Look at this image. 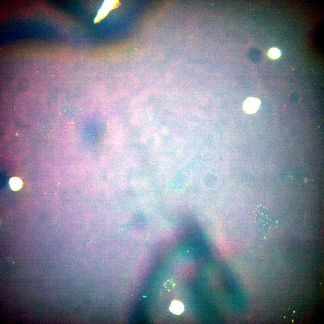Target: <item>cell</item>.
<instances>
[{
    "mask_svg": "<svg viewBox=\"0 0 324 324\" xmlns=\"http://www.w3.org/2000/svg\"><path fill=\"white\" fill-rule=\"evenodd\" d=\"M119 4L118 1L117 0L104 1L94 19V23H96L100 22L106 16L111 10L117 7Z\"/></svg>",
    "mask_w": 324,
    "mask_h": 324,
    "instance_id": "7a4b0ae2",
    "label": "cell"
},
{
    "mask_svg": "<svg viewBox=\"0 0 324 324\" xmlns=\"http://www.w3.org/2000/svg\"><path fill=\"white\" fill-rule=\"evenodd\" d=\"M260 104L261 101L259 98L249 97L245 99L243 103V110L247 114H254L259 109Z\"/></svg>",
    "mask_w": 324,
    "mask_h": 324,
    "instance_id": "3957f363",
    "label": "cell"
},
{
    "mask_svg": "<svg viewBox=\"0 0 324 324\" xmlns=\"http://www.w3.org/2000/svg\"><path fill=\"white\" fill-rule=\"evenodd\" d=\"M255 218L257 223L263 229H268L270 222V214L266 207L257 206L255 210Z\"/></svg>",
    "mask_w": 324,
    "mask_h": 324,
    "instance_id": "6da1fadb",
    "label": "cell"
},
{
    "mask_svg": "<svg viewBox=\"0 0 324 324\" xmlns=\"http://www.w3.org/2000/svg\"><path fill=\"white\" fill-rule=\"evenodd\" d=\"M52 11L51 10H49L47 12V14L49 15H51L52 14Z\"/></svg>",
    "mask_w": 324,
    "mask_h": 324,
    "instance_id": "52a82bcc",
    "label": "cell"
},
{
    "mask_svg": "<svg viewBox=\"0 0 324 324\" xmlns=\"http://www.w3.org/2000/svg\"><path fill=\"white\" fill-rule=\"evenodd\" d=\"M170 310L172 313L179 315L184 310L183 304L180 301L174 300L172 301L169 308Z\"/></svg>",
    "mask_w": 324,
    "mask_h": 324,
    "instance_id": "277c9868",
    "label": "cell"
},
{
    "mask_svg": "<svg viewBox=\"0 0 324 324\" xmlns=\"http://www.w3.org/2000/svg\"><path fill=\"white\" fill-rule=\"evenodd\" d=\"M280 54L279 50L274 48L270 49L268 52L269 56L272 59H276L278 58L280 56Z\"/></svg>",
    "mask_w": 324,
    "mask_h": 324,
    "instance_id": "8992f818",
    "label": "cell"
},
{
    "mask_svg": "<svg viewBox=\"0 0 324 324\" xmlns=\"http://www.w3.org/2000/svg\"><path fill=\"white\" fill-rule=\"evenodd\" d=\"M9 183L11 189L14 191H17L21 189L23 184L21 179L17 177H14L10 178Z\"/></svg>",
    "mask_w": 324,
    "mask_h": 324,
    "instance_id": "5b68a950",
    "label": "cell"
}]
</instances>
